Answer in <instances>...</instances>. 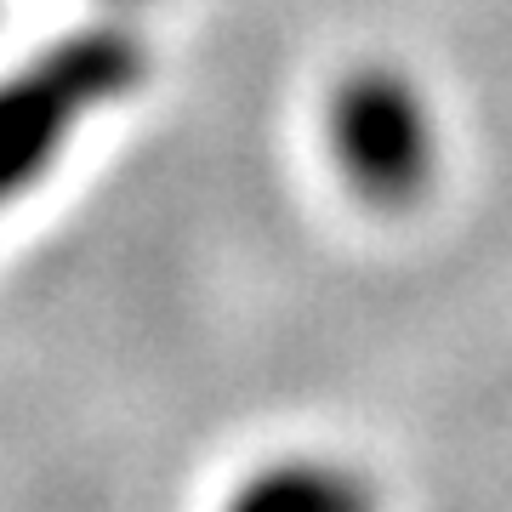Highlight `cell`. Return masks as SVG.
I'll use <instances>...</instances> for the list:
<instances>
[{
  "label": "cell",
  "mask_w": 512,
  "mask_h": 512,
  "mask_svg": "<svg viewBox=\"0 0 512 512\" xmlns=\"http://www.w3.org/2000/svg\"><path fill=\"white\" fill-rule=\"evenodd\" d=\"M330 143L348 171L353 194L370 205H410L433 171V126L421 114L416 86L399 74L365 69L336 92L330 109Z\"/></svg>",
  "instance_id": "7a4b0ae2"
},
{
  "label": "cell",
  "mask_w": 512,
  "mask_h": 512,
  "mask_svg": "<svg viewBox=\"0 0 512 512\" xmlns=\"http://www.w3.org/2000/svg\"><path fill=\"white\" fill-rule=\"evenodd\" d=\"M148 74V46L114 23L74 29L0 74V211L63 160L69 137Z\"/></svg>",
  "instance_id": "6da1fadb"
}]
</instances>
